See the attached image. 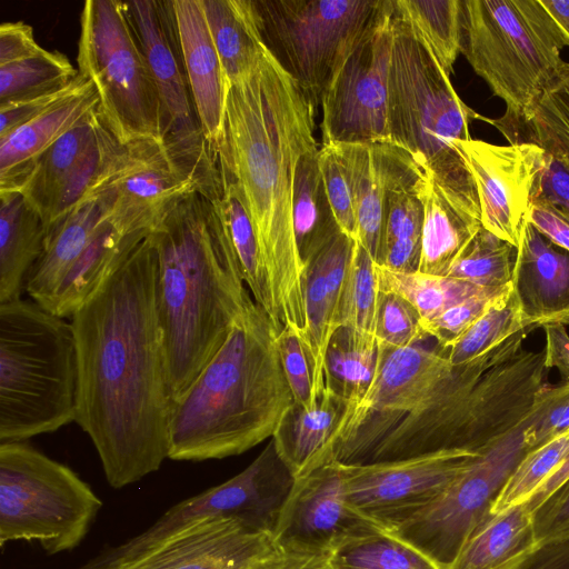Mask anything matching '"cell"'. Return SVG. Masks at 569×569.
I'll list each match as a JSON object with an SVG mask.
<instances>
[{"label": "cell", "mask_w": 569, "mask_h": 569, "mask_svg": "<svg viewBox=\"0 0 569 569\" xmlns=\"http://www.w3.org/2000/svg\"><path fill=\"white\" fill-rule=\"evenodd\" d=\"M525 220L549 242L569 252L568 211L542 197H533Z\"/></svg>", "instance_id": "680465c9"}, {"label": "cell", "mask_w": 569, "mask_h": 569, "mask_svg": "<svg viewBox=\"0 0 569 569\" xmlns=\"http://www.w3.org/2000/svg\"><path fill=\"white\" fill-rule=\"evenodd\" d=\"M535 329L530 326L481 357L455 366L437 393L398 422L359 465L455 450L473 387L491 367L519 353L523 340Z\"/></svg>", "instance_id": "d6986e66"}, {"label": "cell", "mask_w": 569, "mask_h": 569, "mask_svg": "<svg viewBox=\"0 0 569 569\" xmlns=\"http://www.w3.org/2000/svg\"><path fill=\"white\" fill-rule=\"evenodd\" d=\"M156 289L157 254L148 234L71 316L76 422L114 489L157 471L168 458L173 401Z\"/></svg>", "instance_id": "6da1fadb"}, {"label": "cell", "mask_w": 569, "mask_h": 569, "mask_svg": "<svg viewBox=\"0 0 569 569\" xmlns=\"http://www.w3.org/2000/svg\"><path fill=\"white\" fill-rule=\"evenodd\" d=\"M377 362V347L358 340L341 327L331 339L326 358V388L347 405L359 400L370 386Z\"/></svg>", "instance_id": "ee69618b"}, {"label": "cell", "mask_w": 569, "mask_h": 569, "mask_svg": "<svg viewBox=\"0 0 569 569\" xmlns=\"http://www.w3.org/2000/svg\"><path fill=\"white\" fill-rule=\"evenodd\" d=\"M392 41V0H385L323 92L322 144L389 140Z\"/></svg>", "instance_id": "e0dca14e"}, {"label": "cell", "mask_w": 569, "mask_h": 569, "mask_svg": "<svg viewBox=\"0 0 569 569\" xmlns=\"http://www.w3.org/2000/svg\"><path fill=\"white\" fill-rule=\"evenodd\" d=\"M78 353L71 322L33 300L0 303V441L76 421Z\"/></svg>", "instance_id": "8992f818"}, {"label": "cell", "mask_w": 569, "mask_h": 569, "mask_svg": "<svg viewBox=\"0 0 569 569\" xmlns=\"http://www.w3.org/2000/svg\"><path fill=\"white\" fill-rule=\"evenodd\" d=\"M212 192L160 140L114 142L87 199L126 237L150 234L184 198Z\"/></svg>", "instance_id": "5bb4252c"}, {"label": "cell", "mask_w": 569, "mask_h": 569, "mask_svg": "<svg viewBox=\"0 0 569 569\" xmlns=\"http://www.w3.org/2000/svg\"><path fill=\"white\" fill-rule=\"evenodd\" d=\"M329 562L332 569H439L417 548L375 525L340 539Z\"/></svg>", "instance_id": "74e56055"}, {"label": "cell", "mask_w": 569, "mask_h": 569, "mask_svg": "<svg viewBox=\"0 0 569 569\" xmlns=\"http://www.w3.org/2000/svg\"><path fill=\"white\" fill-rule=\"evenodd\" d=\"M116 141L118 140L100 118L93 144L64 180L52 203L43 223L46 232L87 200L89 191L94 184L104 160Z\"/></svg>", "instance_id": "c3c4849f"}, {"label": "cell", "mask_w": 569, "mask_h": 569, "mask_svg": "<svg viewBox=\"0 0 569 569\" xmlns=\"http://www.w3.org/2000/svg\"><path fill=\"white\" fill-rule=\"evenodd\" d=\"M200 4L228 83L246 79L267 52L252 0H200Z\"/></svg>", "instance_id": "1f68e13d"}, {"label": "cell", "mask_w": 569, "mask_h": 569, "mask_svg": "<svg viewBox=\"0 0 569 569\" xmlns=\"http://www.w3.org/2000/svg\"><path fill=\"white\" fill-rule=\"evenodd\" d=\"M89 83L82 74H78L66 87L54 89L24 100L0 104V139L26 122L39 117L59 102L79 92Z\"/></svg>", "instance_id": "11a10c76"}, {"label": "cell", "mask_w": 569, "mask_h": 569, "mask_svg": "<svg viewBox=\"0 0 569 569\" xmlns=\"http://www.w3.org/2000/svg\"><path fill=\"white\" fill-rule=\"evenodd\" d=\"M545 351L521 350L487 370L473 387L455 449L479 453L515 431L547 383Z\"/></svg>", "instance_id": "44dd1931"}, {"label": "cell", "mask_w": 569, "mask_h": 569, "mask_svg": "<svg viewBox=\"0 0 569 569\" xmlns=\"http://www.w3.org/2000/svg\"><path fill=\"white\" fill-rule=\"evenodd\" d=\"M389 140L408 151L455 206L480 218L473 178L461 144L469 124L487 121L455 91L449 76L396 10L392 0Z\"/></svg>", "instance_id": "5b68a950"}, {"label": "cell", "mask_w": 569, "mask_h": 569, "mask_svg": "<svg viewBox=\"0 0 569 569\" xmlns=\"http://www.w3.org/2000/svg\"><path fill=\"white\" fill-rule=\"evenodd\" d=\"M565 47L540 0H462L461 52L508 118H530L565 64Z\"/></svg>", "instance_id": "52a82bcc"}, {"label": "cell", "mask_w": 569, "mask_h": 569, "mask_svg": "<svg viewBox=\"0 0 569 569\" xmlns=\"http://www.w3.org/2000/svg\"><path fill=\"white\" fill-rule=\"evenodd\" d=\"M420 197L425 217L418 271L448 276L482 227L481 220L455 206L430 178L423 182Z\"/></svg>", "instance_id": "4dcf8cb0"}, {"label": "cell", "mask_w": 569, "mask_h": 569, "mask_svg": "<svg viewBox=\"0 0 569 569\" xmlns=\"http://www.w3.org/2000/svg\"><path fill=\"white\" fill-rule=\"evenodd\" d=\"M330 551L312 550L272 540L241 569H332Z\"/></svg>", "instance_id": "9f6ffc18"}, {"label": "cell", "mask_w": 569, "mask_h": 569, "mask_svg": "<svg viewBox=\"0 0 569 569\" xmlns=\"http://www.w3.org/2000/svg\"><path fill=\"white\" fill-rule=\"evenodd\" d=\"M213 193H191L150 233L173 402L189 389L253 298Z\"/></svg>", "instance_id": "3957f363"}, {"label": "cell", "mask_w": 569, "mask_h": 569, "mask_svg": "<svg viewBox=\"0 0 569 569\" xmlns=\"http://www.w3.org/2000/svg\"><path fill=\"white\" fill-rule=\"evenodd\" d=\"M44 50L36 41L31 26L22 21L0 24V66L38 56Z\"/></svg>", "instance_id": "91938a15"}, {"label": "cell", "mask_w": 569, "mask_h": 569, "mask_svg": "<svg viewBox=\"0 0 569 569\" xmlns=\"http://www.w3.org/2000/svg\"><path fill=\"white\" fill-rule=\"evenodd\" d=\"M461 150L476 186L482 227L517 247L546 151L535 143L499 146L472 138Z\"/></svg>", "instance_id": "ffe728a7"}, {"label": "cell", "mask_w": 569, "mask_h": 569, "mask_svg": "<svg viewBox=\"0 0 569 569\" xmlns=\"http://www.w3.org/2000/svg\"><path fill=\"white\" fill-rule=\"evenodd\" d=\"M44 239L42 219L22 193L0 192V303L21 298Z\"/></svg>", "instance_id": "f546056e"}, {"label": "cell", "mask_w": 569, "mask_h": 569, "mask_svg": "<svg viewBox=\"0 0 569 569\" xmlns=\"http://www.w3.org/2000/svg\"><path fill=\"white\" fill-rule=\"evenodd\" d=\"M377 276L380 291L392 292L407 300L418 312L421 322L439 316L470 297L495 290L448 276L419 271L397 272L380 266H377Z\"/></svg>", "instance_id": "60d3db41"}, {"label": "cell", "mask_w": 569, "mask_h": 569, "mask_svg": "<svg viewBox=\"0 0 569 569\" xmlns=\"http://www.w3.org/2000/svg\"><path fill=\"white\" fill-rule=\"evenodd\" d=\"M523 422L479 452L430 505L388 530L449 569L470 535L490 515L508 478L529 451Z\"/></svg>", "instance_id": "9a60e30c"}, {"label": "cell", "mask_w": 569, "mask_h": 569, "mask_svg": "<svg viewBox=\"0 0 569 569\" xmlns=\"http://www.w3.org/2000/svg\"><path fill=\"white\" fill-rule=\"evenodd\" d=\"M509 143H535L569 171V62L548 84L528 120L488 119Z\"/></svg>", "instance_id": "e575fe53"}, {"label": "cell", "mask_w": 569, "mask_h": 569, "mask_svg": "<svg viewBox=\"0 0 569 569\" xmlns=\"http://www.w3.org/2000/svg\"><path fill=\"white\" fill-rule=\"evenodd\" d=\"M533 197H542L569 212V171L547 151Z\"/></svg>", "instance_id": "6125c7cd"}, {"label": "cell", "mask_w": 569, "mask_h": 569, "mask_svg": "<svg viewBox=\"0 0 569 569\" xmlns=\"http://www.w3.org/2000/svg\"><path fill=\"white\" fill-rule=\"evenodd\" d=\"M556 23L563 43L569 47V0H540Z\"/></svg>", "instance_id": "03108f58"}, {"label": "cell", "mask_w": 569, "mask_h": 569, "mask_svg": "<svg viewBox=\"0 0 569 569\" xmlns=\"http://www.w3.org/2000/svg\"><path fill=\"white\" fill-rule=\"evenodd\" d=\"M317 111L267 50L256 70L229 84L218 162L239 186L268 273L278 321L306 339L305 266L292 223L300 157L317 146Z\"/></svg>", "instance_id": "7a4b0ae2"}, {"label": "cell", "mask_w": 569, "mask_h": 569, "mask_svg": "<svg viewBox=\"0 0 569 569\" xmlns=\"http://www.w3.org/2000/svg\"><path fill=\"white\" fill-rule=\"evenodd\" d=\"M372 525L349 503L339 462L332 459L295 479L273 540L330 551L340 539Z\"/></svg>", "instance_id": "7402d4cb"}, {"label": "cell", "mask_w": 569, "mask_h": 569, "mask_svg": "<svg viewBox=\"0 0 569 569\" xmlns=\"http://www.w3.org/2000/svg\"><path fill=\"white\" fill-rule=\"evenodd\" d=\"M350 178L358 241L379 263L382 240L385 190L376 168L370 144H335Z\"/></svg>", "instance_id": "f35d334b"}, {"label": "cell", "mask_w": 569, "mask_h": 569, "mask_svg": "<svg viewBox=\"0 0 569 569\" xmlns=\"http://www.w3.org/2000/svg\"><path fill=\"white\" fill-rule=\"evenodd\" d=\"M511 283L527 326L569 325V252L549 242L526 220Z\"/></svg>", "instance_id": "4316f807"}, {"label": "cell", "mask_w": 569, "mask_h": 569, "mask_svg": "<svg viewBox=\"0 0 569 569\" xmlns=\"http://www.w3.org/2000/svg\"><path fill=\"white\" fill-rule=\"evenodd\" d=\"M327 196L341 231L358 239L352 191L346 163L335 144H322L318 152Z\"/></svg>", "instance_id": "816d5d0a"}, {"label": "cell", "mask_w": 569, "mask_h": 569, "mask_svg": "<svg viewBox=\"0 0 569 569\" xmlns=\"http://www.w3.org/2000/svg\"><path fill=\"white\" fill-rule=\"evenodd\" d=\"M428 338L416 309L392 292H381L377 319V347L405 348Z\"/></svg>", "instance_id": "f907efd6"}, {"label": "cell", "mask_w": 569, "mask_h": 569, "mask_svg": "<svg viewBox=\"0 0 569 569\" xmlns=\"http://www.w3.org/2000/svg\"><path fill=\"white\" fill-rule=\"evenodd\" d=\"M545 330V365L548 370L557 369L562 380L569 381V333L562 323H550Z\"/></svg>", "instance_id": "be15d7a7"}, {"label": "cell", "mask_w": 569, "mask_h": 569, "mask_svg": "<svg viewBox=\"0 0 569 569\" xmlns=\"http://www.w3.org/2000/svg\"><path fill=\"white\" fill-rule=\"evenodd\" d=\"M296 477L271 440L241 472L172 506L134 537L100 550L77 569H106L133 558L196 525L234 519L273 537Z\"/></svg>", "instance_id": "8fae6325"}, {"label": "cell", "mask_w": 569, "mask_h": 569, "mask_svg": "<svg viewBox=\"0 0 569 569\" xmlns=\"http://www.w3.org/2000/svg\"><path fill=\"white\" fill-rule=\"evenodd\" d=\"M453 369L439 348L377 347L372 381L359 400L346 406L326 461L361 463L398 422L437 393Z\"/></svg>", "instance_id": "7c38bea8"}, {"label": "cell", "mask_w": 569, "mask_h": 569, "mask_svg": "<svg viewBox=\"0 0 569 569\" xmlns=\"http://www.w3.org/2000/svg\"><path fill=\"white\" fill-rule=\"evenodd\" d=\"M268 313L250 299L184 395L173 402L168 458L241 455L272 438L293 405Z\"/></svg>", "instance_id": "277c9868"}, {"label": "cell", "mask_w": 569, "mask_h": 569, "mask_svg": "<svg viewBox=\"0 0 569 569\" xmlns=\"http://www.w3.org/2000/svg\"><path fill=\"white\" fill-rule=\"evenodd\" d=\"M537 542L569 536V479L532 511Z\"/></svg>", "instance_id": "6f0895ef"}, {"label": "cell", "mask_w": 569, "mask_h": 569, "mask_svg": "<svg viewBox=\"0 0 569 569\" xmlns=\"http://www.w3.org/2000/svg\"><path fill=\"white\" fill-rule=\"evenodd\" d=\"M528 327L511 286L457 341L441 351L452 366L463 365L493 350Z\"/></svg>", "instance_id": "7bdbcfd3"}, {"label": "cell", "mask_w": 569, "mask_h": 569, "mask_svg": "<svg viewBox=\"0 0 569 569\" xmlns=\"http://www.w3.org/2000/svg\"><path fill=\"white\" fill-rule=\"evenodd\" d=\"M318 152L313 146L300 157L293 182L292 223L303 266L342 232L327 196Z\"/></svg>", "instance_id": "d590c367"}, {"label": "cell", "mask_w": 569, "mask_h": 569, "mask_svg": "<svg viewBox=\"0 0 569 569\" xmlns=\"http://www.w3.org/2000/svg\"><path fill=\"white\" fill-rule=\"evenodd\" d=\"M379 298L377 264L362 244L355 240L342 296L341 327L361 342L373 347H377Z\"/></svg>", "instance_id": "b9f144b4"}, {"label": "cell", "mask_w": 569, "mask_h": 569, "mask_svg": "<svg viewBox=\"0 0 569 569\" xmlns=\"http://www.w3.org/2000/svg\"><path fill=\"white\" fill-rule=\"evenodd\" d=\"M506 569H569V536L537 543Z\"/></svg>", "instance_id": "94428289"}, {"label": "cell", "mask_w": 569, "mask_h": 569, "mask_svg": "<svg viewBox=\"0 0 569 569\" xmlns=\"http://www.w3.org/2000/svg\"><path fill=\"white\" fill-rule=\"evenodd\" d=\"M568 451L569 430L528 451L508 478L491 513L527 502L557 470Z\"/></svg>", "instance_id": "7dc6e473"}, {"label": "cell", "mask_w": 569, "mask_h": 569, "mask_svg": "<svg viewBox=\"0 0 569 569\" xmlns=\"http://www.w3.org/2000/svg\"><path fill=\"white\" fill-rule=\"evenodd\" d=\"M385 0H252L267 50L317 111L326 88Z\"/></svg>", "instance_id": "30bf717a"}, {"label": "cell", "mask_w": 569, "mask_h": 569, "mask_svg": "<svg viewBox=\"0 0 569 569\" xmlns=\"http://www.w3.org/2000/svg\"><path fill=\"white\" fill-rule=\"evenodd\" d=\"M355 240L341 232L305 266L302 290L306 309L303 347L312 376L313 405L326 391V358L341 328L342 296Z\"/></svg>", "instance_id": "d4e9b609"}, {"label": "cell", "mask_w": 569, "mask_h": 569, "mask_svg": "<svg viewBox=\"0 0 569 569\" xmlns=\"http://www.w3.org/2000/svg\"><path fill=\"white\" fill-rule=\"evenodd\" d=\"M129 252V240L103 221L94 199H87L47 230L43 250L28 273L24 289L51 313L71 317Z\"/></svg>", "instance_id": "4fadbf2b"}, {"label": "cell", "mask_w": 569, "mask_h": 569, "mask_svg": "<svg viewBox=\"0 0 569 569\" xmlns=\"http://www.w3.org/2000/svg\"><path fill=\"white\" fill-rule=\"evenodd\" d=\"M100 498L69 467L24 441L0 443V545L37 541L49 555L87 536Z\"/></svg>", "instance_id": "ba28073f"}, {"label": "cell", "mask_w": 569, "mask_h": 569, "mask_svg": "<svg viewBox=\"0 0 569 569\" xmlns=\"http://www.w3.org/2000/svg\"><path fill=\"white\" fill-rule=\"evenodd\" d=\"M385 200L380 260L397 272L418 271L425 208L420 197L429 178L411 154L390 140L370 143Z\"/></svg>", "instance_id": "603a6c76"}, {"label": "cell", "mask_w": 569, "mask_h": 569, "mask_svg": "<svg viewBox=\"0 0 569 569\" xmlns=\"http://www.w3.org/2000/svg\"><path fill=\"white\" fill-rule=\"evenodd\" d=\"M516 257L517 247L481 227L448 277L486 289L505 288L512 282Z\"/></svg>", "instance_id": "bcb514c9"}, {"label": "cell", "mask_w": 569, "mask_h": 569, "mask_svg": "<svg viewBox=\"0 0 569 569\" xmlns=\"http://www.w3.org/2000/svg\"><path fill=\"white\" fill-rule=\"evenodd\" d=\"M512 283L508 287L477 295L456 303L439 316L421 322L422 330L428 338L436 339L440 350H446L486 312L498 297L510 289Z\"/></svg>", "instance_id": "f5cc1de1"}, {"label": "cell", "mask_w": 569, "mask_h": 569, "mask_svg": "<svg viewBox=\"0 0 569 569\" xmlns=\"http://www.w3.org/2000/svg\"><path fill=\"white\" fill-rule=\"evenodd\" d=\"M92 82L0 139V192L19 191L37 159L99 109Z\"/></svg>", "instance_id": "83f0119b"}, {"label": "cell", "mask_w": 569, "mask_h": 569, "mask_svg": "<svg viewBox=\"0 0 569 569\" xmlns=\"http://www.w3.org/2000/svg\"><path fill=\"white\" fill-rule=\"evenodd\" d=\"M220 188L213 199L234 248L242 278L254 301L268 313L278 332V321L268 273L243 194L228 170L218 162Z\"/></svg>", "instance_id": "836d02e7"}, {"label": "cell", "mask_w": 569, "mask_h": 569, "mask_svg": "<svg viewBox=\"0 0 569 569\" xmlns=\"http://www.w3.org/2000/svg\"><path fill=\"white\" fill-rule=\"evenodd\" d=\"M477 455L445 450L375 463L338 462L351 507L388 531L435 501Z\"/></svg>", "instance_id": "ac0fdd59"}, {"label": "cell", "mask_w": 569, "mask_h": 569, "mask_svg": "<svg viewBox=\"0 0 569 569\" xmlns=\"http://www.w3.org/2000/svg\"><path fill=\"white\" fill-rule=\"evenodd\" d=\"M100 122L97 110L69 130L36 161L19 192L44 220L64 180L93 144Z\"/></svg>", "instance_id": "8d00e7d4"}, {"label": "cell", "mask_w": 569, "mask_h": 569, "mask_svg": "<svg viewBox=\"0 0 569 569\" xmlns=\"http://www.w3.org/2000/svg\"><path fill=\"white\" fill-rule=\"evenodd\" d=\"M537 543L532 511L523 502L491 513L470 535L449 569H506Z\"/></svg>", "instance_id": "d6a6232c"}, {"label": "cell", "mask_w": 569, "mask_h": 569, "mask_svg": "<svg viewBox=\"0 0 569 569\" xmlns=\"http://www.w3.org/2000/svg\"><path fill=\"white\" fill-rule=\"evenodd\" d=\"M277 346L293 403L312 409V376L308 355L299 336L283 327L277 336Z\"/></svg>", "instance_id": "db71d44e"}, {"label": "cell", "mask_w": 569, "mask_h": 569, "mask_svg": "<svg viewBox=\"0 0 569 569\" xmlns=\"http://www.w3.org/2000/svg\"><path fill=\"white\" fill-rule=\"evenodd\" d=\"M399 14L450 77L462 44L461 0H393Z\"/></svg>", "instance_id": "ab89813d"}, {"label": "cell", "mask_w": 569, "mask_h": 569, "mask_svg": "<svg viewBox=\"0 0 569 569\" xmlns=\"http://www.w3.org/2000/svg\"><path fill=\"white\" fill-rule=\"evenodd\" d=\"M569 430V381L546 383L523 423V439L533 450Z\"/></svg>", "instance_id": "681fc988"}, {"label": "cell", "mask_w": 569, "mask_h": 569, "mask_svg": "<svg viewBox=\"0 0 569 569\" xmlns=\"http://www.w3.org/2000/svg\"><path fill=\"white\" fill-rule=\"evenodd\" d=\"M79 71L59 51L0 66V104L24 100L66 87Z\"/></svg>", "instance_id": "f6af8a7d"}, {"label": "cell", "mask_w": 569, "mask_h": 569, "mask_svg": "<svg viewBox=\"0 0 569 569\" xmlns=\"http://www.w3.org/2000/svg\"><path fill=\"white\" fill-rule=\"evenodd\" d=\"M80 23L78 71L97 90L106 127L122 144L162 141L159 96L124 2L87 0Z\"/></svg>", "instance_id": "9c48e42d"}, {"label": "cell", "mask_w": 569, "mask_h": 569, "mask_svg": "<svg viewBox=\"0 0 569 569\" xmlns=\"http://www.w3.org/2000/svg\"><path fill=\"white\" fill-rule=\"evenodd\" d=\"M569 479V451L557 470L546 482L531 496L527 506L531 511L537 509L552 492Z\"/></svg>", "instance_id": "e7e4bbea"}, {"label": "cell", "mask_w": 569, "mask_h": 569, "mask_svg": "<svg viewBox=\"0 0 569 569\" xmlns=\"http://www.w3.org/2000/svg\"><path fill=\"white\" fill-rule=\"evenodd\" d=\"M345 408L346 402L326 388L312 409L293 403L288 410L271 440L296 478L327 462L328 447Z\"/></svg>", "instance_id": "f1b7e54d"}, {"label": "cell", "mask_w": 569, "mask_h": 569, "mask_svg": "<svg viewBox=\"0 0 569 569\" xmlns=\"http://www.w3.org/2000/svg\"><path fill=\"white\" fill-rule=\"evenodd\" d=\"M188 84L206 142L218 161L229 83L200 0H171Z\"/></svg>", "instance_id": "484cf974"}, {"label": "cell", "mask_w": 569, "mask_h": 569, "mask_svg": "<svg viewBox=\"0 0 569 569\" xmlns=\"http://www.w3.org/2000/svg\"><path fill=\"white\" fill-rule=\"evenodd\" d=\"M272 540V536L238 520H212L190 527L106 569H241Z\"/></svg>", "instance_id": "cb8c5ba5"}, {"label": "cell", "mask_w": 569, "mask_h": 569, "mask_svg": "<svg viewBox=\"0 0 569 569\" xmlns=\"http://www.w3.org/2000/svg\"><path fill=\"white\" fill-rule=\"evenodd\" d=\"M159 96L162 141L171 154L197 173L209 189L218 187V162L203 137L183 67L171 0L124 2Z\"/></svg>", "instance_id": "2e32d148"}]
</instances>
